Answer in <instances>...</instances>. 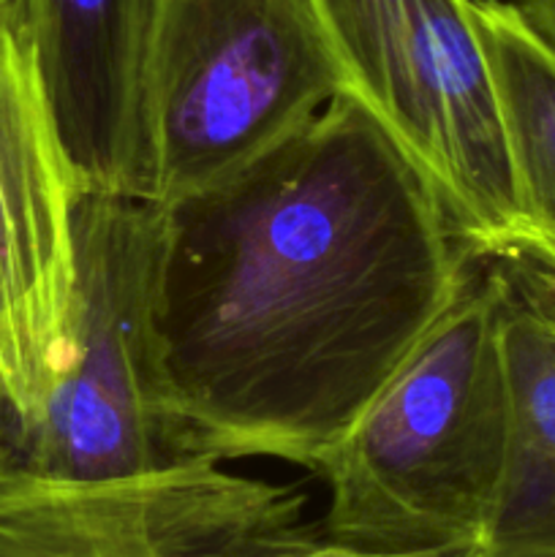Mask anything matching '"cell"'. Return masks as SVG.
I'll return each mask as SVG.
<instances>
[{"label": "cell", "mask_w": 555, "mask_h": 557, "mask_svg": "<svg viewBox=\"0 0 555 557\" xmlns=\"http://www.w3.org/2000/svg\"><path fill=\"white\" fill-rule=\"evenodd\" d=\"M484 253L354 96L163 205L156 354L196 457L316 471Z\"/></svg>", "instance_id": "6da1fadb"}, {"label": "cell", "mask_w": 555, "mask_h": 557, "mask_svg": "<svg viewBox=\"0 0 555 557\" xmlns=\"http://www.w3.org/2000/svg\"><path fill=\"white\" fill-rule=\"evenodd\" d=\"M504 313L488 253L316 466L330 487L324 536L384 555L479 553L509 430Z\"/></svg>", "instance_id": "7a4b0ae2"}, {"label": "cell", "mask_w": 555, "mask_h": 557, "mask_svg": "<svg viewBox=\"0 0 555 557\" xmlns=\"http://www.w3.org/2000/svg\"><path fill=\"white\" fill-rule=\"evenodd\" d=\"M163 205L85 190L74 212V302L65 370L41 413L0 446L60 482H118L196 457L163 397L156 283Z\"/></svg>", "instance_id": "3957f363"}, {"label": "cell", "mask_w": 555, "mask_h": 557, "mask_svg": "<svg viewBox=\"0 0 555 557\" xmlns=\"http://www.w3.org/2000/svg\"><path fill=\"white\" fill-rule=\"evenodd\" d=\"M343 92L310 0H163L147 85L156 201L243 172Z\"/></svg>", "instance_id": "277c9868"}, {"label": "cell", "mask_w": 555, "mask_h": 557, "mask_svg": "<svg viewBox=\"0 0 555 557\" xmlns=\"http://www.w3.org/2000/svg\"><path fill=\"white\" fill-rule=\"evenodd\" d=\"M357 98L495 256L528 237L471 0H310Z\"/></svg>", "instance_id": "5b68a950"}, {"label": "cell", "mask_w": 555, "mask_h": 557, "mask_svg": "<svg viewBox=\"0 0 555 557\" xmlns=\"http://www.w3.org/2000/svg\"><path fill=\"white\" fill-rule=\"evenodd\" d=\"M82 194L25 3L0 0V408L11 430L41 413L69 362Z\"/></svg>", "instance_id": "8992f818"}, {"label": "cell", "mask_w": 555, "mask_h": 557, "mask_svg": "<svg viewBox=\"0 0 555 557\" xmlns=\"http://www.w3.org/2000/svg\"><path fill=\"white\" fill-rule=\"evenodd\" d=\"M303 522V498L218 460L118 482H60L0 446V557H221Z\"/></svg>", "instance_id": "52a82bcc"}, {"label": "cell", "mask_w": 555, "mask_h": 557, "mask_svg": "<svg viewBox=\"0 0 555 557\" xmlns=\"http://www.w3.org/2000/svg\"><path fill=\"white\" fill-rule=\"evenodd\" d=\"M82 188L156 201L150 58L163 0H22Z\"/></svg>", "instance_id": "ba28073f"}, {"label": "cell", "mask_w": 555, "mask_h": 557, "mask_svg": "<svg viewBox=\"0 0 555 557\" xmlns=\"http://www.w3.org/2000/svg\"><path fill=\"white\" fill-rule=\"evenodd\" d=\"M504 357L509 430L479 557H555V321L509 281Z\"/></svg>", "instance_id": "9c48e42d"}, {"label": "cell", "mask_w": 555, "mask_h": 557, "mask_svg": "<svg viewBox=\"0 0 555 557\" xmlns=\"http://www.w3.org/2000/svg\"><path fill=\"white\" fill-rule=\"evenodd\" d=\"M528 237H555V52L509 0H471Z\"/></svg>", "instance_id": "30bf717a"}, {"label": "cell", "mask_w": 555, "mask_h": 557, "mask_svg": "<svg viewBox=\"0 0 555 557\" xmlns=\"http://www.w3.org/2000/svg\"><path fill=\"white\" fill-rule=\"evenodd\" d=\"M509 286L526 302L555 321V237H526L504 253H495Z\"/></svg>", "instance_id": "8fae6325"}, {"label": "cell", "mask_w": 555, "mask_h": 557, "mask_svg": "<svg viewBox=\"0 0 555 557\" xmlns=\"http://www.w3.org/2000/svg\"><path fill=\"white\" fill-rule=\"evenodd\" d=\"M221 557H406V555H384L370 553V549L351 547V544L335 542V539L316 533L305 528L303 522L294 525L275 528L250 536L248 542L237 544ZM433 557H479L477 549L471 553H452V555H433Z\"/></svg>", "instance_id": "7c38bea8"}, {"label": "cell", "mask_w": 555, "mask_h": 557, "mask_svg": "<svg viewBox=\"0 0 555 557\" xmlns=\"http://www.w3.org/2000/svg\"><path fill=\"white\" fill-rule=\"evenodd\" d=\"M509 3L555 52V0H509Z\"/></svg>", "instance_id": "4fadbf2b"}]
</instances>
